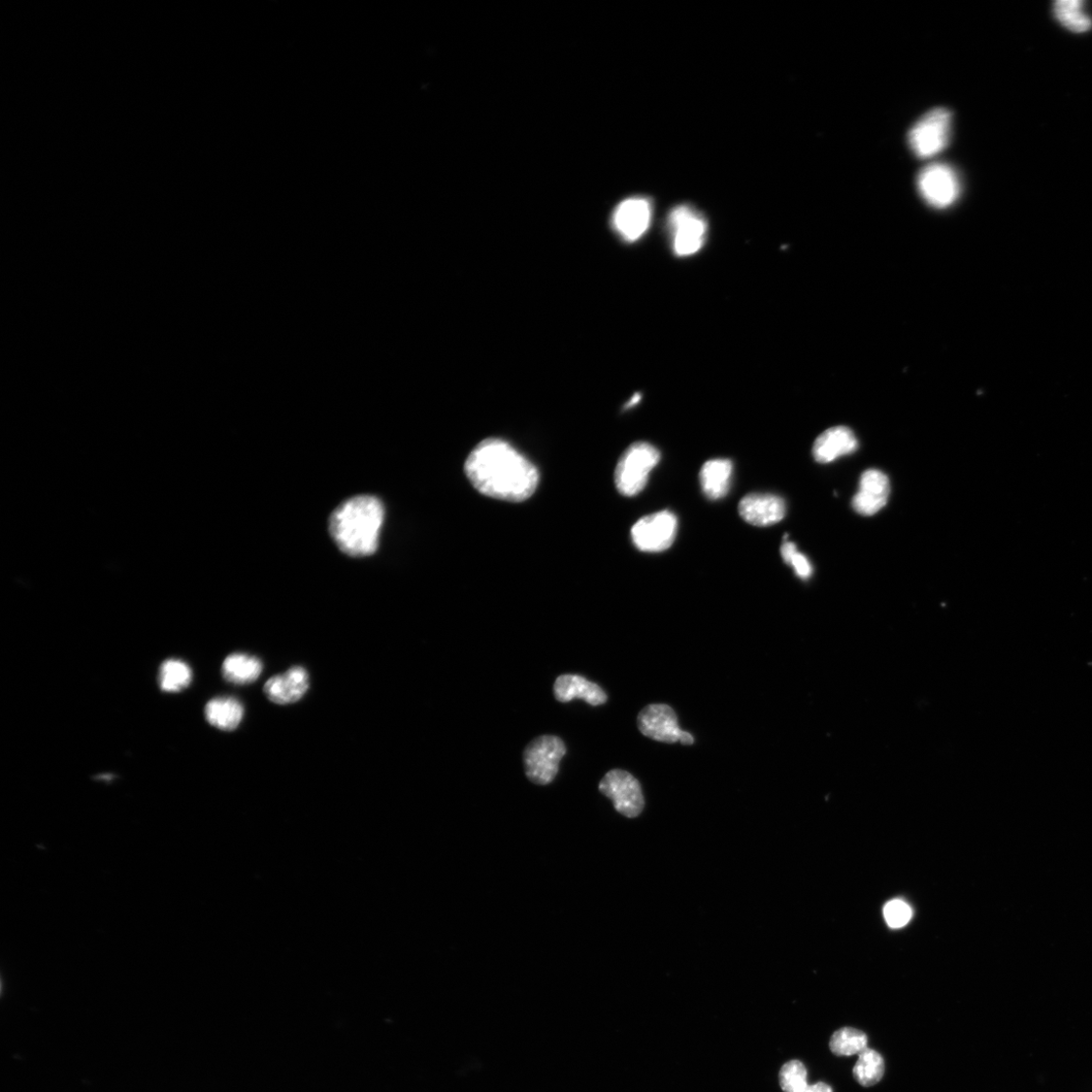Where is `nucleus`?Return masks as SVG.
<instances>
[{
  "label": "nucleus",
  "instance_id": "nucleus-1",
  "mask_svg": "<svg viewBox=\"0 0 1092 1092\" xmlns=\"http://www.w3.org/2000/svg\"><path fill=\"white\" fill-rule=\"evenodd\" d=\"M465 471L483 494L510 502L531 498L540 482L533 463L500 440L481 442L468 457Z\"/></svg>",
  "mask_w": 1092,
  "mask_h": 1092
},
{
  "label": "nucleus",
  "instance_id": "nucleus-2",
  "mask_svg": "<svg viewBox=\"0 0 1092 1092\" xmlns=\"http://www.w3.org/2000/svg\"><path fill=\"white\" fill-rule=\"evenodd\" d=\"M385 516L383 503L374 495H357L331 515L329 529L341 551L353 557L375 553Z\"/></svg>",
  "mask_w": 1092,
  "mask_h": 1092
},
{
  "label": "nucleus",
  "instance_id": "nucleus-3",
  "mask_svg": "<svg viewBox=\"0 0 1092 1092\" xmlns=\"http://www.w3.org/2000/svg\"><path fill=\"white\" fill-rule=\"evenodd\" d=\"M660 460L659 451L648 442H637L628 447L618 461L615 485L618 492L633 497L647 486L650 472Z\"/></svg>",
  "mask_w": 1092,
  "mask_h": 1092
},
{
  "label": "nucleus",
  "instance_id": "nucleus-4",
  "mask_svg": "<svg viewBox=\"0 0 1092 1092\" xmlns=\"http://www.w3.org/2000/svg\"><path fill=\"white\" fill-rule=\"evenodd\" d=\"M952 114L938 108L923 115L910 129L909 143L913 153L922 159L942 152L949 143Z\"/></svg>",
  "mask_w": 1092,
  "mask_h": 1092
},
{
  "label": "nucleus",
  "instance_id": "nucleus-5",
  "mask_svg": "<svg viewBox=\"0 0 1092 1092\" xmlns=\"http://www.w3.org/2000/svg\"><path fill=\"white\" fill-rule=\"evenodd\" d=\"M567 747L555 736H542L529 744L523 754L525 774L537 785H548L556 777Z\"/></svg>",
  "mask_w": 1092,
  "mask_h": 1092
},
{
  "label": "nucleus",
  "instance_id": "nucleus-6",
  "mask_svg": "<svg viewBox=\"0 0 1092 1092\" xmlns=\"http://www.w3.org/2000/svg\"><path fill=\"white\" fill-rule=\"evenodd\" d=\"M917 188L923 200L936 209L952 206L960 195L959 178L949 165L934 163L917 177Z\"/></svg>",
  "mask_w": 1092,
  "mask_h": 1092
},
{
  "label": "nucleus",
  "instance_id": "nucleus-7",
  "mask_svg": "<svg viewBox=\"0 0 1092 1092\" xmlns=\"http://www.w3.org/2000/svg\"><path fill=\"white\" fill-rule=\"evenodd\" d=\"M617 812L628 818L638 817L645 808V798L639 780L624 770L609 771L599 784Z\"/></svg>",
  "mask_w": 1092,
  "mask_h": 1092
},
{
  "label": "nucleus",
  "instance_id": "nucleus-8",
  "mask_svg": "<svg viewBox=\"0 0 1092 1092\" xmlns=\"http://www.w3.org/2000/svg\"><path fill=\"white\" fill-rule=\"evenodd\" d=\"M673 235V250L680 257L691 256L702 250L707 234L705 219L689 206L675 208L669 217Z\"/></svg>",
  "mask_w": 1092,
  "mask_h": 1092
},
{
  "label": "nucleus",
  "instance_id": "nucleus-9",
  "mask_svg": "<svg viewBox=\"0 0 1092 1092\" xmlns=\"http://www.w3.org/2000/svg\"><path fill=\"white\" fill-rule=\"evenodd\" d=\"M677 532L676 515L670 511H660L639 520L632 529V538L640 550L658 552L671 547Z\"/></svg>",
  "mask_w": 1092,
  "mask_h": 1092
},
{
  "label": "nucleus",
  "instance_id": "nucleus-10",
  "mask_svg": "<svg viewBox=\"0 0 1092 1092\" xmlns=\"http://www.w3.org/2000/svg\"><path fill=\"white\" fill-rule=\"evenodd\" d=\"M640 732L653 741L667 744H694L693 736L681 730L675 710L667 704H650L639 714Z\"/></svg>",
  "mask_w": 1092,
  "mask_h": 1092
},
{
  "label": "nucleus",
  "instance_id": "nucleus-11",
  "mask_svg": "<svg viewBox=\"0 0 1092 1092\" xmlns=\"http://www.w3.org/2000/svg\"><path fill=\"white\" fill-rule=\"evenodd\" d=\"M651 217L652 208L648 198H628L616 208L613 227L623 240L636 242L647 234Z\"/></svg>",
  "mask_w": 1092,
  "mask_h": 1092
},
{
  "label": "nucleus",
  "instance_id": "nucleus-12",
  "mask_svg": "<svg viewBox=\"0 0 1092 1092\" xmlns=\"http://www.w3.org/2000/svg\"><path fill=\"white\" fill-rule=\"evenodd\" d=\"M889 494L888 477L881 471L868 470L859 480V489L852 502L853 508L858 514L872 516L885 507Z\"/></svg>",
  "mask_w": 1092,
  "mask_h": 1092
},
{
  "label": "nucleus",
  "instance_id": "nucleus-13",
  "mask_svg": "<svg viewBox=\"0 0 1092 1092\" xmlns=\"http://www.w3.org/2000/svg\"><path fill=\"white\" fill-rule=\"evenodd\" d=\"M742 518L754 526L774 525L786 515L785 501L772 494H750L739 505Z\"/></svg>",
  "mask_w": 1092,
  "mask_h": 1092
},
{
  "label": "nucleus",
  "instance_id": "nucleus-14",
  "mask_svg": "<svg viewBox=\"0 0 1092 1092\" xmlns=\"http://www.w3.org/2000/svg\"><path fill=\"white\" fill-rule=\"evenodd\" d=\"M309 689V674L302 667H293L272 677L263 691L272 702L287 705L301 701Z\"/></svg>",
  "mask_w": 1092,
  "mask_h": 1092
},
{
  "label": "nucleus",
  "instance_id": "nucleus-15",
  "mask_svg": "<svg viewBox=\"0 0 1092 1092\" xmlns=\"http://www.w3.org/2000/svg\"><path fill=\"white\" fill-rule=\"evenodd\" d=\"M554 698L558 702L567 703L582 700L592 706L603 705L608 697L604 690L579 675H561L553 685Z\"/></svg>",
  "mask_w": 1092,
  "mask_h": 1092
},
{
  "label": "nucleus",
  "instance_id": "nucleus-16",
  "mask_svg": "<svg viewBox=\"0 0 1092 1092\" xmlns=\"http://www.w3.org/2000/svg\"><path fill=\"white\" fill-rule=\"evenodd\" d=\"M858 448V441L848 427L839 426L827 429L815 441L812 453L816 461L829 463L841 456L851 454Z\"/></svg>",
  "mask_w": 1092,
  "mask_h": 1092
},
{
  "label": "nucleus",
  "instance_id": "nucleus-17",
  "mask_svg": "<svg viewBox=\"0 0 1092 1092\" xmlns=\"http://www.w3.org/2000/svg\"><path fill=\"white\" fill-rule=\"evenodd\" d=\"M734 466L730 459H712L704 463L701 475V485L706 497L719 500L730 491Z\"/></svg>",
  "mask_w": 1092,
  "mask_h": 1092
},
{
  "label": "nucleus",
  "instance_id": "nucleus-18",
  "mask_svg": "<svg viewBox=\"0 0 1092 1092\" xmlns=\"http://www.w3.org/2000/svg\"><path fill=\"white\" fill-rule=\"evenodd\" d=\"M262 670L263 665L258 657L240 652L228 655L222 666L225 680L235 685H249L255 682Z\"/></svg>",
  "mask_w": 1092,
  "mask_h": 1092
},
{
  "label": "nucleus",
  "instance_id": "nucleus-19",
  "mask_svg": "<svg viewBox=\"0 0 1092 1092\" xmlns=\"http://www.w3.org/2000/svg\"><path fill=\"white\" fill-rule=\"evenodd\" d=\"M205 716L208 722L218 730L231 732L236 730L240 725L244 716V708L234 698H220L208 702L205 708Z\"/></svg>",
  "mask_w": 1092,
  "mask_h": 1092
},
{
  "label": "nucleus",
  "instance_id": "nucleus-20",
  "mask_svg": "<svg viewBox=\"0 0 1092 1092\" xmlns=\"http://www.w3.org/2000/svg\"><path fill=\"white\" fill-rule=\"evenodd\" d=\"M1083 6L1081 0H1058L1054 5L1055 18L1073 32H1085L1091 28L1092 21Z\"/></svg>",
  "mask_w": 1092,
  "mask_h": 1092
},
{
  "label": "nucleus",
  "instance_id": "nucleus-21",
  "mask_svg": "<svg viewBox=\"0 0 1092 1092\" xmlns=\"http://www.w3.org/2000/svg\"><path fill=\"white\" fill-rule=\"evenodd\" d=\"M885 1065L882 1056L870 1049L858 1054L853 1073L856 1080L863 1086L877 1084L883 1077Z\"/></svg>",
  "mask_w": 1092,
  "mask_h": 1092
},
{
  "label": "nucleus",
  "instance_id": "nucleus-22",
  "mask_svg": "<svg viewBox=\"0 0 1092 1092\" xmlns=\"http://www.w3.org/2000/svg\"><path fill=\"white\" fill-rule=\"evenodd\" d=\"M192 680L190 668L180 659L165 660L159 671V684L164 692L178 693L187 688Z\"/></svg>",
  "mask_w": 1092,
  "mask_h": 1092
},
{
  "label": "nucleus",
  "instance_id": "nucleus-23",
  "mask_svg": "<svg viewBox=\"0 0 1092 1092\" xmlns=\"http://www.w3.org/2000/svg\"><path fill=\"white\" fill-rule=\"evenodd\" d=\"M867 1036L853 1028H843L837 1031L831 1039L830 1047L838 1056H852L862 1053L867 1049Z\"/></svg>",
  "mask_w": 1092,
  "mask_h": 1092
},
{
  "label": "nucleus",
  "instance_id": "nucleus-24",
  "mask_svg": "<svg viewBox=\"0 0 1092 1092\" xmlns=\"http://www.w3.org/2000/svg\"><path fill=\"white\" fill-rule=\"evenodd\" d=\"M779 1081L784 1092H806L809 1085L806 1067L799 1061L789 1062L781 1068Z\"/></svg>",
  "mask_w": 1092,
  "mask_h": 1092
},
{
  "label": "nucleus",
  "instance_id": "nucleus-25",
  "mask_svg": "<svg viewBox=\"0 0 1092 1092\" xmlns=\"http://www.w3.org/2000/svg\"><path fill=\"white\" fill-rule=\"evenodd\" d=\"M781 555L787 565L793 567L797 575L807 580L812 575V566L808 558L799 551L796 544L785 542L781 546Z\"/></svg>",
  "mask_w": 1092,
  "mask_h": 1092
},
{
  "label": "nucleus",
  "instance_id": "nucleus-26",
  "mask_svg": "<svg viewBox=\"0 0 1092 1092\" xmlns=\"http://www.w3.org/2000/svg\"><path fill=\"white\" fill-rule=\"evenodd\" d=\"M912 916L910 906L901 900L888 903L884 908V917L893 929H900L907 925Z\"/></svg>",
  "mask_w": 1092,
  "mask_h": 1092
},
{
  "label": "nucleus",
  "instance_id": "nucleus-27",
  "mask_svg": "<svg viewBox=\"0 0 1092 1092\" xmlns=\"http://www.w3.org/2000/svg\"><path fill=\"white\" fill-rule=\"evenodd\" d=\"M806 1092H834V1091H833V1089L830 1085H827L823 1082H818V1083H815V1084H812V1085H808Z\"/></svg>",
  "mask_w": 1092,
  "mask_h": 1092
},
{
  "label": "nucleus",
  "instance_id": "nucleus-28",
  "mask_svg": "<svg viewBox=\"0 0 1092 1092\" xmlns=\"http://www.w3.org/2000/svg\"><path fill=\"white\" fill-rule=\"evenodd\" d=\"M641 399H642L641 393L635 394L633 396V399L630 402L627 403L626 407L627 408L634 407L635 405H637L641 401Z\"/></svg>",
  "mask_w": 1092,
  "mask_h": 1092
}]
</instances>
